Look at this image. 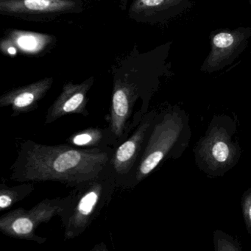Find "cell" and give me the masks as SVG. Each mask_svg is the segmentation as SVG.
I'll return each mask as SVG.
<instances>
[{
  "label": "cell",
  "mask_w": 251,
  "mask_h": 251,
  "mask_svg": "<svg viewBox=\"0 0 251 251\" xmlns=\"http://www.w3.org/2000/svg\"><path fill=\"white\" fill-rule=\"evenodd\" d=\"M117 187L112 168L82 182L67 195V203L58 217L64 228L66 240L83 234L112 201Z\"/></svg>",
  "instance_id": "obj_4"
},
{
  "label": "cell",
  "mask_w": 251,
  "mask_h": 251,
  "mask_svg": "<svg viewBox=\"0 0 251 251\" xmlns=\"http://www.w3.org/2000/svg\"><path fill=\"white\" fill-rule=\"evenodd\" d=\"M214 250L216 251H242L241 244L223 230H217L213 234Z\"/></svg>",
  "instance_id": "obj_16"
},
{
  "label": "cell",
  "mask_w": 251,
  "mask_h": 251,
  "mask_svg": "<svg viewBox=\"0 0 251 251\" xmlns=\"http://www.w3.org/2000/svg\"><path fill=\"white\" fill-rule=\"evenodd\" d=\"M53 83V77H45L26 86L11 89L0 97V107L11 106L12 117L35 111L39 107V101L45 98Z\"/></svg>",
  "instance_id": "obj_13"
},
{
  "label": "cell",
  "mask_w": 251,
  "mask_h": 251,
  "mask_svg": "<svg viewBox=\"0 0 251 251\" xmlns=\"http://www.w3.org/2000/svg\"><path fill=\"white\" fill-rule=\"evenodd\" d=\"M192 5V0H134L128 15L137 23H164L187 11Z\"/></svg>",
  "instance_id": "obj_12"
},
{
  "label": "cell",
  "mask_w": 251,
  "mask_h": 251,
  "mask_svg": "<svg viewBox=\"0 0 251 251\" xmlns=\"http://www.w3.org/2000/svg\"><path fill=\"white\" fill-rule=\"evenodd\" d=\"M171 45L172 42H168L145 53H139L134 49L114 69L108 127L117 147L130 136L142 121L136 111L139 100L145 116L149 112L151 99L159 89L161 77L173 75L171 64L167 61Z\"/></svg>",
  "instance_id": "obj_1"
},
{
  "label": "cell",
  "mask_w": 251,
  "mask_h": 251,
  "mask_svg": "<svg viewBox=\"0 0 251 251\" xmlns=\"http://www.w3.org/2000/svg\"><path fill=\"white\" fill-rule=\"evenodd\" d=\"M57 43L53 35L17 29H7L0 41V50L5 55L17 54L42 57L49 53Z\"/></svg>",
  "instance_id": "obj_10"
},
{
  "label": "cell",
  "mask_w": 251,
  "mask_h": 251,
  "mask_svg": "<svg viewBox=\"0 0 251 251\" xmlns=\"http://www.w3.org/2000/svg\"><path fill=\"white\" fill-rule=\"evenodd\" d=\"M67 201V196L46 198L30 209L20 208L8 211L0 218V230L10 237L45 243L47 238L37 236L36 229L39 225L58 216Z\"/></svg>",
  "instance_id": "obj_6"
},
{
  "label": "cell",
  "mask_w": 251,
  "mask_h": 251,
  "mask_svg": "<svg viewBox=\"0 0 251 251\" xmlns=\"http://www.w3.org/2000/svg\"><path fill=\"white\" fill-rule=\"evenodd\" d=\"M191 138L192 128L185 110L176 105L158 111L136 170L133 189L166 160L180 158Z\"/></svg>",
  "instance_id": "obj_3"
},
{
  "label": "cell",
  "mask_w": 251,
  "mask_h": 251,
  "mask_svg": "<svg viewBox=\"0 0 251 251\" xmlns=\"http://www.w3.org/2000/svg\"><path fill=\"white\" fill-rule=\"evenodd\" d=\"M241 205L247 230L251 236V187L242 195Z\"/></svg>",
  "instance_id": "obj_17"
},
{
  "label": "cell",
  "mask_w": 251,
  "mask_h": 251,
  "mask_svg": "<svg viewBox=\"0 0 251 251\" xmlns=\"http://www.w3.org/2000/svg\"><path fill=\"white\" fill-rule=\"evenodd\" d=\"M251 27L220 29L210 34V52L201 67L202 73H216L230 65L246 49Z\"/></svg>",
  "instance_id": "obj_9"
},
{
  "label": "cell",
  "mask_w": 251,
  "mask_h": 251,
  "mask_svg": "<svg viewBox=\"0 0 251 251\" xmlns=\"http://www.w3.org/2000/svg\"><path fill=\"white\" fill-rule=\"evenodd\" d=\"M114 149L43 145L25 139L19 143L10 178L20 183L58 182L74 188L108 170Z\"/></svg>",
  "instance_id": "obj_2"
},
{
  "label": "cell",
  "mask_w": 251,
  "mask_h": 251,
  "mask_svg": "<svg viewBox=\"0 0 251 251\" xmlns=\"http://www.w3.org/2000/svg\"><path fill=\"white\" fill-rule=\"evenodd\" d=\"M248 2H249L250 5H251V0H248Z\"/></svg>",
  "instance_id": "obj_18"
},
{
  "label": "cell",
  "mask_w": 251,
  "mask_h": 251,
  "mask_svg": "<svg viewBox=\"0 0 251 251\" xmlns=\"http://www.w3.org/2000/svg\"><path fill=\"white\" fill-rule=\"evenodd\" d=\"M85 9L83 0H0V14L30 22H49Z\"/></svg>",
  "instance_id": "obj_8"
},
{
  "label": "cell",
  "mask_w": 251,
  "mask_h": 251,
  "mask_svg": "<svg viewBox=\"0 0 251 251\" xmlns=\"http://www.w3.org/2000/svg\"><path fill=\"white\" fill-rule=\"evenodd\" d=\"M95 80V77H90L80 83H74L72 81L64 83L59 96L48 108L45 124H51L70 114H80L88 117L89 114L87 110L88 94Z\"/></svg>",
  "instance_id": "obj_11"
},
{
  "label": "cell",
  "mask_w": 251,
  "mask_h": 251,
  "mask_svg": "<svg viewBox=\"0 0 251 251\" xmlns=\"http://www.w3.org/2000/svg\"><path fill=\"white\" fill-rule=\"evenodd\" d=\"M34 182H25L23 184L8 186L2 180L0 185V208L5 210L23 201L33 192Z\"/></svg>",
  "instance_id": "obj_15"
},
{
  "label": "cell",
  "mask_w": 251,
  "mask_h": 251,
  "mask_svg": "<svg viewBox=\"0 0 251 251\" xmlns=\"http://www.w3.org/2000/svg\"><path fill=\"white\" fill-rule=\"evenodd\" d=\"M236 130L233 117L213 116L205 135L194 149L197 167L208 177H222L239 162L242 150L235 138Z\"/></svg>",
  "instance_id": "obj_5"
},
{
  "label": "cell",
  "mask_w": 251,
  "mask_h": 251,
  "mask_svg": "<svg viewBox=\"0 0 251 251\" xmlns=\"http://www.w3.org/2000/svg\"><path fill=\"white\" fill-rule=\"evenodd\" d=\"M67 144L81 148H117V144L109 127H89L76 132L67 139Z\"/></svg>",
  "instance_id": "obj_14"
},
{
  "label": "cell",
  "mask_w": 251,
  "mask_h": 251,
  "mask_svg": "<svg viewBox=\"0 0 251 251\" xmlns=\"http://www.w3.org/2000/svg\"><path fill=\"white\" fill-rule=\"evenodd\" d=\"M157 114L156 109L149 111L130 136L114 149L111 167L117 180V187L133 189L136 170Z\"/></svg>",
  "instance_id": "obj_7"
}]
</instances>
